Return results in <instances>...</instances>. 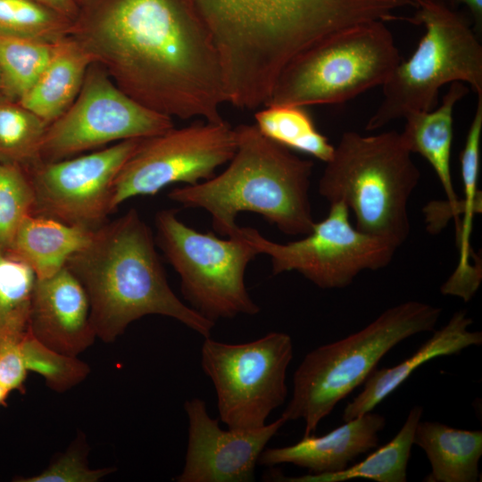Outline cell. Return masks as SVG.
Returning <instances> with one entry per match:
<instances>
[{
  "label": "cell",
  "mask_w": 482,
  "mask_h": 482,
  "mask_svg": "<svg viewBox=\"0 0 482 482\" xmlns=\"http://www.w3.org/2000/svg\"><path fill=\"white\" fill-rule=\"evenodd\" d=\"M66 16L75 20L79 7L72 0H36Z\"/></svg>",
  "instance_id": "cell-35"
},
{
  "label": "cell",
  "mask_w": 482,
  "mask_h": 482,
  "mask_svg": "<svg viewBox=\"0 0 482 482\" xmlns=\"http://www.w3.org/2000/svg\"><path fill=\"white\" fill-rule=\"evenodd\" d=\"M254 118L263 136L289 150L307 154L325 163L333 155L335 146L317 129L303 106L266 105Z\"/></svg>",
  "instance_id": "cell-25"
},
{
  "label": "cell",
  "mask_w": 482,
  "mask_h": 482,
  "mask_svg": "<svg viewBox=\"0 0 482 482\" xmlns=\"http://www.w3.org/2000/svg\"><path fill=\"white\" fill-rule=\"evenodd\" d=\"M34 189L24 167L0 162V253H6L23 220L33 214Z\"/></svg>",
  "instance_id": "cell-30"
},
{
  "label": "cell",
  "mask_w": 482,
  "mask_h": 482,
  "mask_svg": "<svg viewBox=\"0 0 482 482\" xmlns=\"http://www.w3.org/2000/svg\"><path fill=\"white\" fill-rule=\"evenodd\" d=\"M188 420L185 464L178 482H251L268 442L287 421L283 416L253 430L223 429L198 397L184 404Z\"/></svg>",
  "instance_id": "cell-15"
},
{
  "label": "cell",
  "mask_w": 482,
  "mask_h": 482,
  "mask_svg": "<svg viewBox=\"0 0 482 482\" xmlns=\"http://www.w3.org/2000/svg\"><path fill=\"white\" fill-rule=\"evenodd\" d=\"M413 445L427 454L431 472L426 482H477L482 455V431L449 427L438 421L418 422Z\"/></svg>",
  "instance_id": "cell-23"
},
{
  "label": "cell",
  "mask_w": 482,
  "mask_h": 482,
  "mask_svg": "<svg viewBox=\"0 0 482 482\" xmlns=\"http://www.w3.org/2000/svg\"><path fill=\"white\" fill-rule=\"evenodd\" d=\"M144 139V138H143ZM142 139L27 168L35 194V215L96 229L105 222L113 182Z\"/></svg>",
  "instance_id": "cell-14"
},
{
  "label": "cell",
  "mask_w": 482,
  "mask_h": 482,
  "mask_svg": "<svg viewBox=\"0 0 482 482\" xmlns=\"http://www.w3.org/2000/svg\"><path fill=\"white\" fill-rule=\"evenodd\" d=\"M293 354L292 338L284 332L238 344L204 337L201 366L214 386L220 421L239 430L263 427L286 401Z\"/></svg>",
  "instance_id": "cell-10"
},
{
  "label": "cell",
  "mask_w": 482,
  "mask_h": 482,
  "mask_svg": "<svg viewBox=\"0 0 482 482\" xmlns=\"http://www.w3.org/2000/svg\"><path fill=\"white\" fill-rule=\"evenodd\" d=\"M445 4L451 8L455 9L457 6L465 5L470 12L474 22V31L478 35L482 29V0H433Z\"/></svg>",
  "instance_id": "cell-34"
},
{
  "label": "cell",
  "mask_w": 482,
  "mask_h": 482,
  "mask_svg": "<svg viewBox=\"0 0 482 482\" xmlns=\"http://www.w3.org/2000/svg\"><path fill=\"white\" fill-rule=\"evenodd\" d=\"M73 23L36 0H0L1 35L56 42L71 34Z\"/></svg>",
  "instance_id": "cell-29"
},
{
  "label": "cell",
  "mask_w": 482,
  "mask_h": 482,
  "mask_svg": "<svg viewBox=\"0 0 482 482\" xmlns=\"http://www.w3.org/2000/svg\"><path fill=\"white\" fill-rule=\"evenodd\" d=\"M71 35L142 105L170 118L223 120L220 59L192 0H92Z\"/></svg>",
  "instance_id": "cell-1"
},
{
  "label": "cell",
  "mask_w": 482,
  "mask_h": 482,
  "mask_svg": "<svg viewBox=\"0 0 482 482\" xmlns=\"http://www.w3.org/2000/svg\"><path fill=\"white\" fill-rule=\"evenodd\" d=\"M79 8L92 0H72Z\"/></svg>",
  "instance_id": "cell-36"
},
{
  "label": "cell",
  "mask_w": 482,
  "mask_h": 482,
  "mask_svg": "<svg viewBox=\"0 0 482 482\" xmlns=\"http://www.w3.org/2000/svg\"><path fill=\"white\" fill-rule=\"evenodd\" d=\"M95 229L31 214L20 226L6 252L26 263L37 278L66 267L69 259L91 240Z\"/></svg>",
  "instance_id": "cell-21"
},
{
  "label": "cell",
  "mask_w": 482,
  "mask_h": 482,
  "mask_svg": "<svg viewBox=\"0 0 482 482\" xmlns=\"http://www.w3.org/2000/svg\"><path fill=\"white\" fill-rule=\"evenodd\" d=\"M155 245L151 229L131 208L95 229L90 242L67 262L86 291L91 321L102 341H115L146 315L172 318L211 337L215 323L175 295Z\"/></svg>",
  "instance_id": "cell-3"
},
{
  "label": "cell",
  "mask_w": 482,
  "mask_h": 482,
  "mask_svg": "<svg viewBox=\"0 0 482 482\" xmlns=\"http://www.w3.org/2000/svg\"><path fill=\"white\" fill-rule=\"evenodd\" d=\"M28 371L44 377L52 389L63 392L81 382L90 372L88 365L77 357L67 356L42 345L29 331L21 339Z\"/></svg>",
  "instance_id": "cell-31"
},
{
  "label": "cell",
  "mask_w": 482,
  "mask_h": 482,
  "mask_svg": "<svg viewBox=\"0 0 482 482\" xmlns=\"http://www.w3.org/2000/svg\"><path fill=\"white\" fill-rule=\"evenodd\" d=\"M237 149L219 175L172 189L168 197L200 208L221 236L238 235L237 217L253 212L287 236H305L315 223L310 202L313 162L263 136L255 124L235 127Z\"/></svg>",
  "instance_id": "cell-4"
},
{
  "label": "cell",
  "mask_w": 482,
  "mask_h": 482,
  "mask_svg": "<svg viewBox=\"0 0 482 482\" xmlns=\"http://www.w3.org/2000/svg\"><path fill=\"white\" fill-rule=\"evenodd\" d=\"M442 309L407 301L384 311L365 328L309 352L293 377L287 421L303 420V436L314 434L336 405L363 384L393 347L418 333L433 331Z\"/></svg>",
  "instance_id": "cell-6"
},
{
  "label": "cell",
  "mask_w": 482,
  "mask_h": 482,
  "mask_svg": "<svg viewBox=\"0 0 482 482\" xmlns=\"http://www.w3.org/2000/svg\"><path fill=\"white\" fill-rule=\"evenodd\" d=\"M47 126L21 103L0 97V162L24 168L39 162Z\"/></svg>",
  "instance_id": "cell-27"
},
{
  "label": "cell",
  "mask_w": 482,
  "mask_h": 482,
  "mask_svg": "<svg viewBox=\"0 0 482 482\" xmlns=\"http://www.w3.org/2000/svg\"><path fill=\"white\" fill-rule=\"evenodd\" d=\"M329 205L327 217L296 241L276 243L250 227H240V233L258 254L270 258L273 275L296 271L322 289L344 288L362 271L387 266L397 248L353 226L344 204Z\"/></svg>",
  "instance_id": "cell-11"
},
{
  "label": "cell",
  "mask_w": 482,
  "mask_h": 482,
  "mask_svg": "<svg viewBox=\"0 0 482 482\" xmlns=\"http://www.w3.org/2000/svg\"><path fill=\"white\" fill-rule=\"evenodd\" d=\"M468 93L469 87L463 82L451 83L443 103L436 109L406 114L400 133L411 153L422 155L434 169L445 193L450 214L454 217L456 237L460 232L461 201L455 193L451 172L453 108Z\"/></svg>",
  "instance_id": "cell-19"
},
{
  "label": "cell",
  "mask_w": 482,
  "mask_h": 482,
  "mask_svg": "<svg viewBox=\"0 0 482 482\" xmlns=\"http://www.w3.org/2000/svg\"><path fill=\"white\" fill-rule=\"evenodd\" d=\"M472 323L473 320L467 315L466 310H460L410 357L391 368L375 369L363 383V389L346 404L343 420L347 421L372 411L425 362L459 353L470 346L480 345L482 332L469 330Z\"/></svg>",
  "instance_id": "cell-18"
},
{
  "label": "cell",
  "mask_w": 482,
  "mask_h": 482,
  "mask_svg": "<svg viewBox=\"0 0 482 482\" xmlns=\"http://www.w3.org/2000/svg\"><path fill=\"white\" fill-rule=\"evenodd\" d=\"M36 279L26 263L0 253V341L21 337L28 331Z\"/></svg>",
  "instance_id": "cell-28"
},
{
  "label": "cell",
  "mask_w": 482,
  "mask_h": 482,
  "mask_svg": "<svg viewBox=\"0 0 482 482\" xmlns=\"http://www.w3.org/2000/svg\"><path fill=\"white\" fill-rule=\"evenodd\" d=\"M21 337L0 341V386L8 392L21 388L27 377Z\"/></svg>",
  "instance_id": "cell-33"
},
{
  "label": "cell",
  "mask_w": 482,
  "mask_h": 482,
  "mask_svg": "<svg viewBox=\"0 0 482 482\" xmlns=\"http://www.w3.org/2000/svg\"><path fill=\"white\" fill-rule=\"evenodd\" d=\"M481 135L482 97L478 96L475 114L460 154L464 197L461 201L463 220L457 237L459 262L453 275L441 287L445 294L458 295L463 300L472 297L481 279L480 265L470 263L472 252L470 243L474 215L478 212V208L481 209V204H478V202H481V193L478 190Z\"/></svg>",
  "instance_id": "cell-22"
},
{
  "label": "cell",
  "mask_w": 482,
  "mask_h": 482,
  "mask_svg": "<svg viewBox=\"0 0 482 482\" xmlns=\"http://www.w3.org/2000/svg\"><path fill=\"white\" fill-rule=\"evenodd\" d=\"M173 127L172 118L129 96L94 62L73 104L47 126L39 162L72 157L114 141L148 138Z\"/></svg>",
  "instance_id": "cell-13"
},
{
  "label": "cell",
  "mask_w": 482,
  "mask_h": 482,
  "mask_svg": "<svg viewBox=\"0 0 482 482\" xmlns=\"http://www.w3.org/2000/svg\"><path fill=\"white\" fill-rule=\"evenodd\" d=\"M385 426V417L370 411L345 421L326 435H307L292 445L265 448L258 464H293L307 469L310 474L339 472L358 456L378 446V433Z\"/></svg>",
  "instance_id": "cell-17"
},
{
  "label": "cell",
  "mask_w": 482,
  "mask_h": 482,
  "mask_svg": "<svg viewBox=\"0 0 482 482\" xmlns=\"http://www.w3.org/2000/svg\"><path fill=\"white\" fill-rule=\"evenodd\" d=\"M401 134L345 132L326 162L318 191L352 212L355 228L398 248L411 230L410 197L420 179Z\"/></svg>",
  "instance_id": "cell-5"
},
{
  "label": "cell",
  "mask_w": 482,
  "mask_h": 482,
  "mask_svg": "<svg viewBox=\"0 0 482 482\" xmlns=\"http://www.w3.org/2000/svg\"><path fill=\"white\" fill-rule=\"evenodd\" d=\"M154 224L155 244L179 274L191 308L214 323L259 313L245 282L246 268L258 253L240 228L237 236L220 238L187 226L175 209L159 211Z\"/></svg>",
  "instance_id": "cell-9"
},
{
  "label": "cell",
  "mask_w": 482,
  "mask_h": 482,
  "mask_svg": "<svg viewBox=\"0 0 482 482\" xmlns=\"http://www.w3.org/2000/svg\"><path fill=\"white\" fill-rule=\"evenodd\" d=\"M423 407L413 406L401 429L385 445L379 447L363 461L346 469L329 474H305L284 477L276 474L269 477L285 482H343L353 478H367L377 482L407 481V466L413 445V435L421 420Z\"/></svg>",
  "instance_id": "cell-24"
},
{
  "label": "cell",
  "mask_w": 482,
  "mask_h": 482,
  "mask_svg": "<svg viewBox=\"0 0 482 482\" xmlns=\"http://www.w3.org/2000/svg\"><path fill=\"white\" fill-rule=\"evenodd\" d=\"M401 61L385 21L355 24L295 55L278 75L264 106L344 103L382 86Z\"/></svg>",
  "instance_id": "cell-8"
},
{
  "label": "cell",
  "mask_w": 482,
  "mask_h": 482,
  "mask_svg": "<svg viewBox=\"0 0 482 482\" xmlns=\"http://www.w3.org/2000/svg\"><path fill=\"white\" fill-rule=\"evenodd\" d=\"M28 329L42 345L67 356L77 357L94 343L87 295L67 267L36 279Z\"/></svg>",
  "instance_id": "cell-16"
},
{
  "label": "cell",
  "mask_w": 482,
  "mask_h": 482,
  "mask_svg": "<svg viewBox=\"0 0 482 482\" xmlns=\"http://www.w3.org/2000/svg\"><path fill=\"white\" fill-rule=\"evenodd\" d=\"M413 2L415 14L405 20L422 24L425 34L382 85L383 100L369 119L367 131L410 112L435 109L439 90L447 83L466 82L482 96V46L469 19L442 2Z\"/></svg>",
  "instance_id": "cell-7"
},
{
  "label": "cell",
  "mask_w": 482,
  "mask_h": 482,
  "mask_svg": "<svg viewBox=\"0 0 482 482\" xmlns=\"http://www.w3.org/2000/svg\"><path fill=\"white\" fill-rule=\"evenodd\" d=\"M2 402V395H1V392H0V403Z\"/></svg>",
  "instance_id": "cell-38"
},
{
  "label": "cell",
  "mask_w": 482,
  "mask_h": 482,
  "mask_svg": "<svg viewBox=\"0 0 482 482\" xmlns=\"http://www.w3.org/2000/svg\"><path fill=\"white\" fill-rule=\"evenodd\" d=\"M221 62L227 103L255 109L268 101L284 67L345 28L399 19L412 0H192Z\"/></svg>",
  "instance_id": "cell-2"
},
{
  "label": "cell",
  "mask_w": 482,
  "mask_h": 482,
  "mask_svg": "<svg viewBox=\"0 0 482 482\" xmlns=\"http://www.w3.org/2000/svg\"><path fill=\"white\" fill-rule=\"evenodd\" d=\"M2 96H4V95H3L2 78H1V72H0V97Z\"/></svg>",
  "instance_id": "cell-37"
},
{
  "label": "cell",
  "mask_w": 482,
  "mask_h": 482,
  "mask_svg": "<svg viewBox=\"0 0 482 482\" xmlns=\"http://www.w3.org/2000/svg\"><path fill=\"white\" fill-rule=\"evenodd\" d=\"M55 42L0 34L3 95L19 102L36 82L54 50Z\"/></svg>",
  "instance_id": "cell-26"
},
{
  "label": "cell",
  "mask_w": 482,
  "mask_h": 482,
  "mask_svg": "<svg viewBox=\"0 0 482 482\" xmlns=\"http://www.w3.org/2000/svg\"><path fill=\"white\" fill-rule=\"evenodd\" d=\"M94 62L91 53L75 37H62L55 42L48 63L19 103L50 125L73 104Z\"/></svg>",
  "instance_id": "cell-20"
},
{
  "label": "cell",
  "mask_w": 482,
  "mask_h": 482,
  "mask_svg": "<svg viewBox=\"0 0 482 482\" xmlns=\"http://www.w3.org/2000/svg\"><path fill=\"white\" fill-rule=\"evenodd\" d=\"M112 472V469L93 470L88 467L81 449L74 446L62 454L38 475L20 479L23 482H96Z\"/></svg>",
  "instance_id": "cell-32"
},
{
  "label": "cell",
  "mask_w": 482,
  "mask_h": 482,
  "mask_svg": "<svg viewBox=\"0 0 482 482\" xmlns=\"http://www.w3.org/2000/svg\"><path fill=\"white\" fill-rule=\"evenodd\" d=\"M236 149L235 128L224 120H197L144 138L113 182L112 210L129 198L156 195L170 184L192 186L209 179Z\"/></svg>",
  "instance_id": "cell-12"
}]
</instances>
